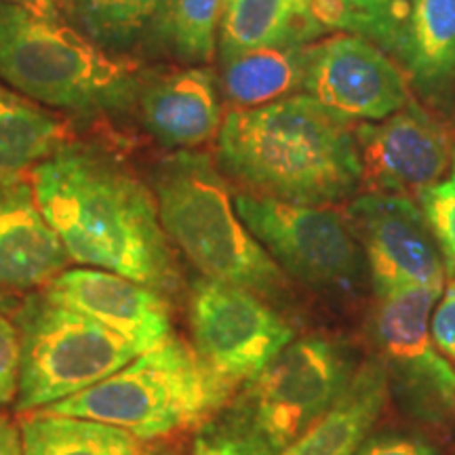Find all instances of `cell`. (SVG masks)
<instances>
[{"label":"cell","mask_w":455,"mask_h":455,"mask_svg":"<svg viewBox=\"0 0 455 455\" xmlns=\"http://www.w3.org/2000/svg\"><path fill=\"white\" fill-rule=\"evenodd\" d=\"M190 329L196 355L232 386L251 382L295 335L264 298L204 276L192 287Z\"/></svg>","instance_id":"cell-10"},{"label":"cell","mask_w":455,"mask_h":455,"mask_svg":"<svg viewBox=\"0 0 455 455\" xmlns=\"http://www.w3.org/2000/svg\"><path fill=\"white\" fill-rule=\"evenodd\" d=\"M323 30L312 15V0H224L220 57L278 44H306Z\"/></svg>","instance_id":"cell-18"},{"label":"cell","mask_w":455,"mask_h":455,"mask_svg":"<svg viewBox=\"0 0 455 455\" xmlns=\"http://www.w3.org/2000/svg\"><path fill=\"white\" fill-rule=\"evenodd\" d=\"M304 91L329 110L365 123L384 121L411 101L407 76L384 49L344 32L310 43Z\"/></svg>","instance_id":"cell-13"},{"label":"cell","mask_w":455,"mask_h":455,"mask_svg":"<svg viewBox=\"0 0 455 455\" xmlns=\"http://www.w3.org/2000/svg\"><path fill=\"white\" fill-rule=\"evenodd\" d=\"M341 213L365 253L378 298L407 287H443L447 270L441 247L411 198L367 192Z\"/></svg>","instance_id":"cell-11"},{"label":"cell","mask_w":455,"mask_h":455,"mask_svg":"<svg viewBox=\"0 0 455 455\" xmlns=\"http://www.w3.org/2000/svg\"><path fill=\"white\" fill-rule=\"evenodd\" d=\"M310 43L243 51L221 60V91L232 110L259 108L304 91Z\"/></svg>","instance_id":"cell-19"},{"label":"cell","mask_w":455,"mask_h":455,"mask_svg":"<svg viewBox=\"0 0 455 455\" xmlns=\"http://www.w3.org/2000/svg\"><path fill=\"white\" fill-rule=\"evenodd\" d=\"M44 295L112 329L140 355L173 338L164 295L114 272L64 270L47 284Z\"/></svg>","instance_id":"cell-14"},{"label":"cell","mask_w":455,"mask_h":455,"mask_svg":"<svg viewBox=\"0 0 455 455\" xmlns=\"http://www.w3.org/2000/svg\"><path fill=\"white\" fill-rule=\"evenodd\" d=\"M66 123L13 95H0V181L28 178L68 144Z\"/></svg>","instance_id":"cell-22"},{"label":"cell","mask_w":455,"mask_h":455,"mask_svg":"<svg viewBox=\"0 0 455 455\" xmlns=\"http://www.w3.org/2000/svg\"><path fill=\"white\" fill-rule=\"evenodd\" d=\"M224 0H164L155 26L169 49L192 64H212Z\"/></svg>","instance_id":"cell-25"},{"label":"cell","mask_w":455,"mask_h":455,"mask_svg":"<svg viewBox=\"0 0 455 455\" xmlns=\"http://www.w3.org/2000/svg\"><path fill=\"white\" fill-rule=\"evenodd\" d=\"M24 455H152L146 441L93 419L34 411L21 419Z\"/></svg>","instance_id":"cell-21"},{"label":"cell","mask_w":455,"mask_h":455,"mask_svg":"<svg viewBox=\"0 0 455 455\" xmlns=\"http://www.w3.org/2000/svg\"><path fill=\"white\" fill-rule=\"evenodd\" d=\"M355 455H439V451L422 436L390 432L365 441Z\"/></svg>","instance_id":"cell-30"},{"label":"cell","mask_w":455,"mask_h":455,"mask_svg":"<svg viewBox=\"0 0 455 455\" xmlns=\"http://www.w3.org/2000/svg\"><path fill=\"white\" fill-rule=\"evenodd\" d=\"M443 287H407L382 295L369 318L373 348L388 388L413 418L443 424L455 413V367L430 333Z\"/></svg>","instance_id":"cell-9"},{"label":"cell","mask_w":455,"mask_h":455,"mask_svg":"<svg viewBox=\"0 0 455 455\" xmlns=\"http://www.w3.org/2000/svg\"><path fill=\"white\" fill-rule=\"evenodd\" d=\"M164 0H66L84 36L108 51H123L155 26Z\"/></svg>","instance_id":"cell-23"},{"label":"cell","mask_w":455,"mask_h":455,"mask_svg":"<svg viewBox=\"0 0 455 455\" xmlns=\"http://www.w3.org/2000/svg\"><path fill=\"white\" fill-rule=\"evenodd\" d=\"M138 108L148 133L180 150L218 138L224 123L218 83L209 68H180L152 78L138 91Z\"/></svg>","instance_id":"cell-16"},{"label":"cell","mask_w":455,"mask_h":455,"mask_svg":"<svg viewBox=\"0 0 455 455\" xmlns=\"http://www.w3.org/2000/svg\"><path fill=\"white\" fill-rule=\"evenodd\" d=\"M411 0H312V15L325 30L350 32L375 47L396 51Z\"/></svg>","instance_id":"cell-24"},{"label":"cell","mask_w":455,"mask_h":455,"mask_svg":"<svg viewBox=\"0 0 455 455\" xmlns=\"http://www.w3.org/2000/svg\"><path fill=\"white\" fill-rule=\"evenodd\" d=\"M38 207L70 259L114 272L158 293L180 275L155 192L114 158L66 146L32 169Z\"/></svg>","instance_id":"cell-1"},{"label":"cell","mask_w":455,"mask_h":455,"mask_svg":"<svg viewBox=\"0 0 455 455\" xmlns=\"http://www.w3.org/2000/svg\"><path fill=\"white\" fill-rule=\"evenodd\" d=\"M232 388L204 365L190 344L171 338L104 382L41 413L93 419L150 441L203 424L226 405Z\"/></svg>","instance_id":"cell-5"},{"label":"cell","mask_w":455,"mask_h":455,"mask_svg":"<svg viewBox=\"0 0 455 455\" xmlns=\"http://www.w3.org/2000/svg\"><path fill=\"white\" fill-rule=\"evenodd\" d=\"M0 3L15 4L36 15L53 17V20H61V11L66 9V0H0Z\"/></svg>","instance_id":"cell-31"},{"label":"cell","mask_w":455,"mask_h":455,"mask_svg":"<svg viewBox=\"0 0 455 455\" xmlns=\"http://www.w3.org/2000/svg\"><path fill=\"white\" fill-rule=\"evenodd\" d=\"M21 338L20 329L0 312V405H9L20 390Z\"/></svg>","instance_id":"cell-28"},{"label":"cell","mask_w":455,"mask_h":455,"mask_svg":"<svg viewBox=\"0 0 455 455\" xmlns=\"http://www.w3.org/2000/svg\"><path fill=\"white\" fill-rule=\"evenodd\" d=\"M218 156L247 192L299 204H331L361 186L356 123L308 93L226 114Z\"/></svg>","instance_id":"cell-2"},{"label":"cell","mask_w":455,"mask_h":455,"mask_svg":"<svg viewBox=\"0 0 455 455\" xmlns=\"http://www.w3.org/2000/svg\"><path fill=\"white\" fill-rule=\"evenodd\" d=\"M4 93V91H3V87H0V95H3Z\"/></svg>","instance_id":"cell-33"},{"label":"cell","mask_w":455,"mask_h":455,"mask_svg":"<svg viewBox=\"0 0 455 455\" xmlns=\"http://www.w3.org/2000/svg\"><path fill=\"white\" fill-rule=\"evenodd\" d=\"M0 81L68 112L123 110L138 100V64L53 17L0 3Z\"/></svg>","instance_id":"cell-4"},{"label":"cell","mask_w":455,"mask_h":455,"mask_svg":"<svg viewBox=\"0 0 455 455\" xmlns=\"http://www.w3.org/2000/svg\"><path fill=\"white\" fill-rule=\"evenodd\" d=\"M352 371L335 341H291L249 382L238 422L281 455L333 405Z\"/></svg>","instance_id":"cell-8"},{"label":"cell","mask_w":455,"mask_h":455,"mask_svg":"<svg viewBox=\"0 0 455 455\" xmlns=\"http://www.w3.org/2000/svg\"><path fill=\"white\" fill-rule=\"evenodd\" d=\"M70 261L38 207L30 175L0 181V291L41 287Z\"/></svg>","instance_id":"cell-15"},{"label":"cell","mask_w":455,"mask_h":455,"mask_svg":"<svg viewBox=\"0 0 455 455\" xmlns=\"http://www.w3.org/2000/svg\"><path fill=\"white\" fill-rule=\"evenodd\" d=\"M396 53L419 89L445 87L455 76V0H411Z\"/></svg>","instance_id":"cell-20"},{"label":"cell","mask_w":455,"mask_h":455,"mask_svg":"<svg viewBox=\"0 0 455 455\" xmlns=\"http://www.w3.org/2000/svg\"><path fill=\"white\" fill-rule=\"evenodd\" d=\"M361 186L367 192L418 196L451 169L455 133L411 100L384 121L356 124Z\"/></svg>","instance_id":"cell-12"},{"label":"cell","mask_w":455,"mask_h":455,"mask_svg":"<svg viewBox=\"0 0 455 455\" xmlns=\"http://www.w3.org/2000/svg\"><path fill=\"white\" fill-rule=\"evenodd\" d=\"M164 235L204 278L243 287L264 299L283 298L289 281L238 218L226 180L212 158L178 152L155 173Z\"/></svg>","instance_id":"cell-3"},{"label":"cell","mask_w":455,"mask_h":455,"mask_svg":"<svg viewBox=\"0 0 455 455\" xmlns=\"http://www.w3.org/2000/svg\"><path fill=\"white\" fill-rule=\"evenodd\" d=\"M419 207L432 235L439 243L449 276L455 275V156L445 180L424 188L418 196Z\"/></svg>","instance_id":"cell-26"},{"label":"cell","mask_w":455,"mask_h":455,"mask_svg":"<svg viewBox=\"0 0 455 455\" xmlns=\"http://www.w3.org/2000/svg\"><path fill=\"white\" fill-rule=\"evenodd\" d=\"M21 338L17 411L34 413L104 382L140 352L112 329L47 295L17 312Z\"/></svg>","instance_id":"cell-6"},{"label":"cell","mask_w":455,"mask_h":455,"mask_svg":"<svg viewBox=\"0 0 455 455\" xmlns=\"http://www.w3.org/2000/svg\"><path fill=\"white\" fill-rule=\"evenodd\" d=\"M238 218L283 272L318 289L356 291L367 259L344 213L331 204H299L241 192Z\"/></svg>","instance_id":"cell-7"},{"label":"cell","mask_w":455,"mask_h":455,"mask_svg":"<svg viewBox=\"0 0 455 455\" xmlns=\"http://www.w3.org/2000/svg\"><path fill=\"white\" fill-rule=\"evenodd\" d=\"M195 455H278L241 422L209 428L195 443Z\"/></svg>","instance_id":"cell-27"},{"label":"cell","mask_w":455,"mask_h":455,"mask_svg":"<svg viewBox=\"0 0 455 455\" xmlns=\"http://www.w3.org/2000/svg\"><path fill=\"white\" fill-rule=\"evenodd\" d=\"M430 333L436 348L455 367V278L451 276L441 304L436 306L430 321Z\"/></svg>","instance_id":"cell-29"},{"label":"cell","mask_w":455,"mask_h":455,"mask_svg":"<svg viewBox=\"0 0 455 455\" xmlns=\"http://www.w3.org/2000/svg\"><path fill=\"white\" fill-rule=\"evenodd\" d=\"M0 455H24L20 426L9 419H0Z\"/></svg>","instance_id":"cell-32"},{"label":"cell","mask_w":455,"mask_h":455,"mask_svg":"<svg viewBox=\"0 0 455 455\" xmlns=\"http://www.w3.org/2000/svg\"><path fill=\"white\" fill-rule=\"evenodd\" d=\"M390 388L382 363L365 361L315 424L281 455H355L382 415Z\"/></svg>","instance_id":"cell-17"}]
</instances>
